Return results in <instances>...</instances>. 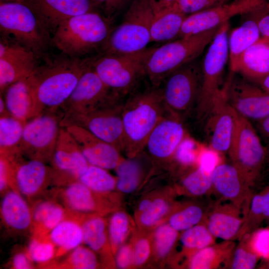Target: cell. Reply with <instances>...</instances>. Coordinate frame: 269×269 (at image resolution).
<instances>
[{
    "instance_id": "56",
    "label": "cell",
    "mask_w": 269,
    "mask_h": 269,
    "mask_svg": "<svg viewBox=\"0 0 269 269\" xmlns=\"http://www.w3.org/2000/svg\"><path fill=\"white\" fill-rule=\"evenodd\" d=\"M264 220L269 219V187L260 193Z\"/></svg>"
},
{
    "instance_id": "22",
    "label": "cell",
    "mask_w": 269,
    "mask_h": 269,
    "mask_svg": "<svg viewBox=\"0 0 269 269\" xmlns=\"http://www.w3.org/2000/svg\"><path fill=\"white\" fill-rule=\"evenodd\" d=\"M51 162L57 171L78 180L89 165L71 134L61 127Z\"/></svg>"
},
{
    "instance_id": "15",
    "label": "cell",
    "mask_w": 269,
    "mask_h": 269,
    "mask_svg": "<svg viewBox=\"0 0 269 269\" xmlns=\"http://www.w3.org/2000/svg\"><path fill=\"white\" fill-rule=\"evenodd\" d=\"M238 113L229 103L224 86L204 120V133L210 148L218 152L228 151Z\"/></svg>"
},
{
    "instance_id": "17",
    "label": "cell",
    "mask_w": 269,
    "mask_h": 269,
    "mask_svg": "<svg viewBox=\"0 0 269 269\" xmlns=\"http://www.w3.org/2000/svg\"><path fill=\"white\" fill-rule=\"evenodd\" d=\"M116 95L88 65L59 110L63 113L82 112L98 107Z\"/></svg>"
},
{
    "instance_id": "35",
    "label": "cell",
    "mask_w": 269,
    "mask_h": 269,
    "mask_svg": "<svg viewBox=\"0 0 269 269\" xmlns=\"http://www.w3.org/2000/svg\"><path fill=\"white\" fill-rule=\"evenodd\" d=\"M216 239L204 222L184 231L180 237L181 244L190 257L196 252L215 244Z\"/></svg>"
},
{
    "instance_id": "10",
    "label": "cell",
    "mask_w": 269,
    "mask_h": 269,
    "mask_svg": "<svg viewBox=\"0 0 269 269\" xmlns=\"http://www.w3.org/2000/svg\"><path fill=\"white\" fill-rule=\"evenodd\" d=\"M0 28L37 56L50 41V34L29 5L24 2H0Z\"/></svg>"
},
{
    "instance_id": "7",
    "label": "cell",
    "mask_w": 269,
    "mask_h": 269,
    "mask_svg": "<svg viewBox=\"0 0 269 269\" xmlns=\"http://www.w3.org/2000/svg\"><path fill=\"white\" fill-rule=\"evenodd\" d=\"M154 0H134L121 23L104 44L106 53L125 54L146 48L151 42L150 28Z\"/></svg>"
},
{
    "instance_id": "64",
    "label": "cell",
    "mask_w": 269,
    "mask_h": 269,
    "mask_svg": "<svg viewBox=\"0 0 269 269\" xmlns=\"http://www.w3.org/2000/svg\"><path fill=\"white\" fill-rule=\"evenodd\" d=\"M264 267H266L265 268L269 269V260H267V263H266Z\"/></svg>"
},
{
    "instance_id": "20",
    "label": "cell",
    "mask_w": 269,
    "mask_h": 269,
    "mask_svg": "<svg viewBox=\"0 0 269 269\" xmlns=\"http://www.w3.org/2000/svg\"><path fill=\"white\" fill-rule=\"evenodd\" d=\"M49 33L64 21L92 11L91 0H28L27 3Z\"/></svg>"
},
{
    "instance_id": "38",
    "label": "cell",
    "mask_w": 269,
    "mask_h": 269,
    "mask_svg": "<svg viewBox=\"0 0 269 269\" xmlns=\"http://www.w3.org/2000/svg\"><path fill=\"white\" fill-rule=\"evenodd\" d=\"M212 172L197 167L187 174L182 180L185 190L193 196H201L213 188Z\"/></svg>"
},
{
    "instance_id": "52",
    "label": "cell",
    "mask_w": 269,
    "mask_h": 269,
    "mask_svg": "<svg viewBox=\"0 0 269 269\" xmlns=\"http://www.w3.org/2000/svg\"><path fill=\"white\" fill-rule=\"evenodd\" d=\"M133 262V251L129 245L119 248L116 257V264L120 269H126Z\"/></svg>"
},
{
    "instance_id": "29",
    "label": "cell",
    "mask_w": 269,
    "mask_h": 269,
    "mask_svg": "<svg viewBox=\"0 0 269 269\" xmlns=\"http://www.w3.org/2000/svg\"><path fill=\"white\" fill-rule=\"evenodd\" d=\"M1 215L5 224L15 231H25L30 226L32 214L27 204L17 192L10 190L2 198Z\"/></svg>"
},
{
    "instance_id": "19",
    "label": "cell",
    "mask_w": 269,
    "mask_h": 269,
    "mask_svg": "<svg viewBox=\"0 0 269 269\" xmlns=\"http://www.w3.org/2000/svg\"><path fill=\"white\" fill-rule=\"evenodd\" d=\"M213 188L240 209L245 218L253 195L251 186L232 164L218 163L211 174Z\"/></svg>"
},
{
    "instance_id": "32",
    "label": "cell",
    "mask_w": 269,
    "mask_h": 269,
    "mask_svg": "<svg viewBox=\"0 0 269 269\" xmlns=\"http://www.w3.org/2000/svg\"><path fill=\"white\" fill-rule=\"evenodd\" d=\"M24 124L11 116L0 117V153L19 152Z\"/></svg>"
},
{
    "instance_id": "50",
    "label": "cell",
    "mask_w": 269,
    "mask_h": 269,
    "mask_svg": "<svg viewBox=\"0 0 269 269\" xmlns=\"http://www.w3.org/2000/svg\"><path fill=\"white\" fill-rule=\"evenodd\" d=\"M150 253V244L145 238L139 239L135 243L133 251V263L135 266H140L148 259Z\"/></svg>"
},
{
    "instance_id": "9",
    "label": "cell",
    "mask_w": 269,
    "mask_h": 269,
    "mask_svg": "<svg viewBox=\"0 0 269 269\" xmlns=\"http://www.w3.org/2000/svg\"><path fill=\"white\" fill-rule=\"evenodd\" d=\"M231 163L250 185L259 179L269 157V149L262 143L250 120L238 114L228 151Z\"/></svg>"
},
{
    "instance_id": "49",
    "label": "cell",
    "mask_w": 269,
    "mask_h": 269,
    "mask_svg": "<svg viewBox=\"0 0 269 269\" xmlns=\"http://www.w3.org/2000/svg\"><path fill=\"white\" fill-rule=\"evenodd\" d=\"M65 211L63 208L56 203L49 211L41 225L46 230L51 231L63 220Z\"/></svg>"
},
{
    "instance_id": "27",
    "label": "cell",
    "mask_w": 269,
    "mask_h": 269,
    "mask_svg": "<svg viewBox=\"0 0 269 269\" xmlns=\"http://www.w3.org/2000/svg\"><path fill=\"white\" fill-rule=\"evenodd\" d=\"M0 94L11 116L24 123L36 116L35 100L28 78L10 84Z\"/></svg>"
},
{
    "instance_id": "4",
    "label": "cell",
    "mask_w": 269,
    "mask_h": 269,
    "mask_svg": "<svg viewBox=\"0 0 269 269\" xmlns=\"http://www.w3.org/2000/svg\"><path fill=\"white\" fill-rule=\"evenodd\" d=\"M220 26L155 47L145 68V76L151 85L159 87L172 72L196 60L209 45Z\"/></svg>"
},
{
    "instance_id": "53",
    "label": "cell",
    "mask_w": 269,
    "mask_h": 269,
    "mask_svg": "<svg viewBox=\"0 0 269 269\" xmlns=\"http://www.w3.org/2000/svg\"><path fill=\"white\" fill-rule=\"evenodd\" d=\"M54 204L55 203L50 201H45L38 204L32 213L33 220L41 224Z\"/></svg>"
},
{
    "instance_id": "51",
    "label": "cell",
    "mask_w": 269,
    "mask_h": 269,
    "mask_svg": "<svg viewBox=\"0 0 269 269\" xmlns=\"http://www.w3.org/2000/svg\"><path fill=\"white\" fill-rule=\"evenodd\" d=\"M130 0H91L93 5H100L105 13L110 17L120 10Z\"/></svg>"
},
{
    "instance_id": "14",
    "label": "cell",
    "mask_w": 269,
    "mask_h": 269,
    "mask_svg": "<svg viewBox=\"0 0 269 269\" xmlns=\"http://www.w3.org/2000/svg\"><path fill=\"white\" fill-rule=\"evenodd\" d=\"M267 0H234L186 16L178 38L188 37L228 22L237 15L248 14L262 6Z\"/></svg>"
},
{
    "instance_id": "30",
    "label": "cell",
    "mask_w": 269,
    "mask_h": 269,
    "mask_svg": "<svg viewBox=\"0 0 269 269\" xmlns=\"http://www.w3.org/2000/svg\"><path fill=\"white\" fill-rule=\"evenodd\" d=\"M236 244L232 240L214 244L194 253L189 260L191 269H214L228 267Z\"/></svg>"
},
{
    "instance_id": "39",
    "label": "cell",
    "mask_w": 269,
    "mask_h": 269,
    "mask_svg": "<svg viewBox=\"0 0 269 269\" xmlns=\"http://www.w3.org/2000/svg\"><path fill=\"white\" fill-rule=\"evenodd\" d=\"M205 214L203 209L190 205L174 213L169 220V224L175 230L184 231L202 222Z\"/></svg>"
},
{
    "instance_id": "43",
    "label": "cell",
    "mask_w": 269,
    "mask_h": 269,
    "mask_svg": "<svg viewBox=\"0 0 269 269\" xmlns=\"http://www.w3.org/2000/svg\"><path fill=\"white\" fill-rule=\"evenodd\" d=\"M68 261L70 267L76 269H94L98 266L94 251L89 247L81 246L73 250Z\"/></svg>"
},
{
    "instance_id": "46",
    "label": "cell",
    "mask_w": 269,
    "mask_h": 269,
    "mask_svg": "<svg viewBox=\"0 0 269 269\" xmlns=\"http://www.w3.org/2000/svg\"><path fill=\"white\" fill-rule=\"evenodd\" d=\"M196 146L195 141L187 135L178 147L173 158L184 166L198 163L200 154L196 153Z\"/></svg>"
},
{
    "instance_id": "42",
    "label": "cell",
    "mask_w": 269,
    "mask_h": 269,
    "mask_svg": "<svg viewBox=\"0 0 269 269\" xmlns=\"http://www.w3.org/2000/svg\"><path fill=\"white\" fill-rule=\"evenodd\" d=\"M178 231L169 224L160 226L154 235L155 248L157 255L160 258L166 257L175 245Z\"/></svg>"
},
{
    "instance_id": "36",
    "label": "cell",
    "mask_w": 269,
    "mask_h": 269,
    "mask_svg": "<svg viewBox=\"0 0 269 269\" xmlns=\"http://www.w3.org/2000/svg\"><path fill=\"white\" fill-rule=\"evenodd\" d=\"M77 180L97 193H107L113 190L117 182L107 169L91 164Z\"/></svg>"
},
{
    "instance_id": "62",
    "label": "cell",
    "mask_w": 269,
    "mask_h": 269,
    "mask_svg": "<svg viewBox=\"0 0 269 269\" xmlns=\"http://www.w3.org/2000/svg\"><path fill=\"white\" fill-rule=\"evenodd\" d=\"M260 40H261V41H263L264 42H265V43H267L269 45V39H267V38H265L261 37L260 38Z\"/></svg>"
},
{
    "instance_id": "59",
    "label": "cell",
    "mask_w": 269,
    "mask_h": 269,
    "mask_svg": "<svg viewBox=\"0 0 269 269\" xmlns=\"http://www.w3.org/2000/svg\"><path fill=\"white\" fill-rule=\"evenodd\" d=\"M256 84L258 85L264 91L269 93V74Z\"/></svg>"
},
{
    "instance_id": "16",
    "label": "cell",
    "mask_w": 269,
    "mask_h": 269,
    "mask_svg": "<svg viewBox=\"0 0 269 269\" xmlns=\"http://www.w3.org/2000/svg\"><path fill=\"white\" fill-rule=\"evenodd\" d=\"M38 56L11 37L2 35L0 41V91L28 78L37 67Z\"/></svg>"
},
{
    "instance_id": "6",
    "label": "cell",
    "mask_w": 269,
    "mask_h": 269,
    "mask_svg": "<svg viewBox=\"0 0 269 269\" xmlns=\"http://www.w3.org/2000/svg\"><path fill=\"white\" fill-rule=\"evenodd\" d=\"M125 100L114 96L102 105L82 112L63 113L62 127L75 125L124 151L125 139L122 108Z\"/></svg>"
},
{
    "instance_id": "54",
    "label": "cell",
    "mask_w": 269,
    "mask_h": 269,
    "mask_svg": "<svg viewBox=\"0 0 269 269\" xmlns=\"http://www.w3.org/2000/svg\"><path fill=\"white\" fill-rule=\"evenodd\" d=\"M12 265L15 269H28L32 267L28 258L23 253H18L14 256Z\"/></svg>"
},
{
    "instance_id": "63",
    "label": "cell",
    "mask_w": 269,
    "mask_h": 269,
    "mask_svg": "<svg viewBox=\"0 0 269 269\" xmlns=\"http://www.w3.org/2000/svg\"><path fill=\"white\" fill-rule=\"evenodd\" d=\"M11 0V1H14V2H24V1L25 0Z\"/></svg>"
},
{
    "instance_id": "24",
    "label": "cell",
    "mask_w": 269,
    "mask_h": 269,
    "mask_svg": "<svg viewBox=\"0 0 269 269\" xmlns=\"http://www.w3.org/2000/svg\"><path fill=\"white\" fill-rule=\"evenodd\" d=\"M269 10V2L252 11L248 19L231 32L229 41V58L231 71L234 72L240 55L261 38L259 20Z\"/></svg>"
},
{
    "instance_id": "26",
    "label": "cell",
    "mask_w": 269,
    "mask_h": 269,
    "mask_svg": "<svg viewBox=\"0 0 269 269\" xmlns=\"http://www.w3.org/2000/svg\"><path fill=\"white\" fill-rule=\"evenodd\" d=\"M257 84L269 74V45L260 39L239 57L235 71Z\"/></svg>"
},
{
    "instance_id": "11",
    "label": "cell",
    "mask_w": 269,
    "mask_h": 269,
    "mask_svg": "<svg viewBox=\"0 0 269 269\" xmlns=\"http://www.w3.org/2000/svg\"><path fill=\"white\" fill-rule=\"evenodd\" d=\"M229 21L222 24L209 44L201 62L202 85L195 108L198 121L204 122L214 101L221 92L225 65L229 58Z\"/></svg>"
},
{
    "instance_id": "47",
    "label": "cell",
    "mask_w": 269,
    "mask_h": 269,
    "mask_svg": "<svg viewBox=\"0 0 269 269\" xmlns=\"http://www.w3.org/2000/svg\"><path fill=\"white\" fill-rule=\"evenodd\" d=\"M53 244L50 242L32 240L28 248V254L31 260L37 263H44L51 260L54 255Z\"/></svg>"
},
{
    "instance_id": "37",
    "label": "cell",
    "mask_w": 269,
    "mask_h": 269,
    "mask_svg": "<svg viewBox=\"0 0 269 269\" xmlns=\"http://www.w3.org/2000/svg\"><path fill=\"white\" fill-rule=\"evenodd\" d=\"M82 226L83 242L94 252H99L105 247L107 241L106 225L100 217L87 220Z\"/></svg>"
},
{
    "instance_id": "60",
    "label": "cell",
    "mask_w": 269,
    "mask_h": 269,
    "mask_svg": "<svg viewBox=\"0 0 269 269\" xmlns=\"http://www.w3.org/2000/svg\"><path fill=\"white\" fill-rule=\"evenodd\" d=\"M179 0H155L157 4L162 6H172L176 4Z\"/></svg>"
},
{
    "instance_id": "44",
    "label": "cell",
    "mask_w": 269,
    "mask_h": 269,
    "mask_svg": "<svg viewBox=\"0 0 269 269\" xmlns=\"http://www.w3.org/2000/svg\"><path fill=\"white\" fill-rule=\"evenodd\" d=\"M246 236L251 250L260 258L269 260V228L257 229Z\"/></svg>"
},
{
    "instance_id": "23",
    "label": "cell",
    "mask_w": 269,
    "mask_h": 269,
    "mask_svg": "<svg viewBox=\"0 0 269 269\" xmlns=\"http://www.w3.org/2000/svg\"><path fill=\"white\" fill-rule=\"evenodd\" d=\"M204 219L215 238L230 241L237 239L245 218L242 211L230 202L216 204Z\"/></svg>"
},
{
    "instance_id": "33",
    "label": "cell",
    "mask_w": 269,
    "mask_h": 269,
    "mask_svg": "<svg viewBox=\"0 0 269 269\" xmlns=\"http://www.w3.org/2000/svg\"><path fill=\"white\" fill-rule=\"evenodd\" d=\"M50 240L61 249L73 250L83 242L82 226L72 220H63L50 232Z\"/></svg>"
},
{
    "instance_id": "41",
    "label": "cell",
    "mask_w": 269,
    "mask_h": 269,
    "mask_svg": "<svg viewBox=\"0 0 269 269\" xmlns=\"http://www.w3.org/2000/svg\"><path fill=\"white\" fill-rule=\"evenodd\" d=\"M240 241L234 249L228 267L233 269L255 268L260 258L249 247L246 236Z\"/></svg>"
},
{
    "instance_id": "18",
    "label": "cell",
    "mask_w": 269,
    "mask_h": 269,
    "mask_svg": "<svg viewBox=\"0 0 269 269\" xmlns=\"http://www.w3.org/2000/svg\"><path fill=\"white\" fill-rule=\"evenodd\" d=\"M187 136L182 120L169 114L156 126L146 141L144 150L156 160H168Z\"/></svg>"
},
{
    "instance_id": "31",
    "label": "cell",
    "mask_w": 269,
    "mask_h": 269,
    "mask_svg": "<svg viewBox=\"0 0 269 269\" xmlns=\"http://www.w3.org/2000/svg\"><path fill=\"white\" fill-rule=\"evenodd\" d=\"M94 191L77 181L68 185L63 192V198L68 206L78 212H90L98 210V205Z\"/></svg>"
},
{
    "instance_id": "25",
    "label": "cell",
    "mask_w": 269,
    "mask_h": 269,
    "mask_svg": "<svg viewBox=\"0 0 269 269\" xmlns=\"http://www.w3.org/2000/svg\"><path fill=\"white\" fill-rule=\"evenodd\" d=\"M18 157L15 170V185L23 195L30 196L37 193L55 175L53 169L45 162L35 159L24 161Z\"/></svg>"
},
{
    "instance_id": "55",
    "label": "cell",
    "mask_w": 269,
    "mask_h": 269,
    "mask_svg": "<svg viewBox=\"0 0 269 269\" xmlns=\"http://www.w3.org/2000/svg\"><path fill=\"white\" fill-rule=\"evenodd\" d=\"M258 24L262 37L269 39V10L261 17Z\"/></svg>"
},
{
    "instance_id": "13",
    "label": "cell",
    "mask_w": 269,
    "mask_h": 269,
    "mask_svg": "<svg viewBox=\"0 0 269 269\" xmlns=\"http://www.w3.org/2000/svg\"><path fill=\"white\" fill-rule=\"evenodd\" d=\"M224 87L229 103L240 116L258 121L269 116V93L258 85L231 71Z\"/></svg>"
},
{
    "instance_id": "8",
    "label": "cell",
    "mask_w": 269,
    "mask_h": 269,
    "mask_svg": "<svg viewBox=\"0 0 269 269\" xmlns=\"http://www.w3.org/2000/svg\"><path fill=\"white\" fill-rule=\"evenodd\" d=\"M201 62L194 60L169 74L159 87L167 112L183 120L198 101L202 85Z\"/></svg>"
},
{
    "instance_id": "28",
    "label": "cell",
    "mask_w": 269,
    "mask_h": 269,
    "mask_svg": "<svg viewBox=\"0 0 269 269\" xmlns=\"http://www.w3.org/2000/svg\"><path fill=\"white\" fill-rule=\"evenodd\" d=\"M187 15L176 4L162 6L154 2V13L150 28L151 42H163L178 37Z\"/></svg>"
},
{
    "instance_id": "45",
    "label": "cell",
    "mask_w": 269,
    "mask_h": 269,
    "mask_svg": "<svg viewBox=\"0 0 269 269\" xmlns=\"http://www.w3.org/2000/svg\"><path fill=\"white\" fill-rule=\"evenodd\" d=\"M168 210V204L165 200L156 199L151 201L146 210L141 212L140 222L145 226H152L163 217Z\"/></svg>"
},
{
    "instance_id": "2",
    "label": "cell",
    "mask_w": 269,
    "mask_h": 269,
    "mask_svg": "<svg viewBox=\"0 0 269 269\" xmlns=\"http://www.w3.org/2000/svg\"><path fill=\"white\" fill-rule=\"evenodd\" d=\"M168 114L159 87L151 86L129 95L122 108L124 151L128 157H134L144 150L150 134Z\"/></svg>"
},
{
    "instance_id": "21",
    "label": "cell",
    "mask_w": 269,
    "mask_h": 269,
    "mask_svg": "<svg viewBox=\"0 0 269 269\" xmlns=\"http://www.w3.org/2000/svg\"><path fill=\"white\" fill-rule=\"evenodd\" d=\"M65 128L74 138L89 164L107 170L112 169H115L123 159L121 151L117 148L86 129L75 125Z\"/></svg>"
},
{
    "instance_id": "40",
    "label": "cell",
    "mask_w": 269,
    "mask_h": 269,
    "mask_svg": "<svg viewBox=\"0 0 269 269\" xmlns=\"http://www.w3.org/2000/svg\"><path fill=\"white\" fill-rule=\"evenodd\" d=\"M108 227L111 247L115 252L128 234L130 222L128 215L123 211L115 213L111 218Z\"/></svg>"
},
{
    "instance_id": "3",
    "label": "cell",
    "mask_w": 269,
    "mask_h": 269,
    "mask_svg": "<svg viewBox=\"0 0 269 269\" xmlns=\"http://www.w3.org/2000/svg\"><path fill=\"white\" fill-rule=\"evenodd\" d=\"M111 32L106 18L91 11L61 23L50 41L66 55L78 58L104 45Z\"/></svg>"
},
{
    "instance_id": "57",
    "label": "cell",
    "mask_w": 269,
    "mask_h": 269,
    "mask_svg": "<svg viewBox=\"0 0 269 269\" xmlns=\"http://www.w3.org/2000/svg\"><path fill=\"white\" fill-rule=\"evenodd\" d=\"M260 132L269 144V116L258 121Z\"/></svg>"
},
{
    "instance_id": "58",
    "label": "cell",
    "mask_w": 269,
    "mask_h": 269,
    "mask_svg": "<svg viewBox=\"0 0 269 269\" xmlns=\"http://www.w3.org/2000/svg\"><path fill=\"white\" fill-rule=\"evenodd\" d=\"M10 116L8 112L7 107L2 94L0 97V117Z\"/></svg>"
},
{
    "instance_id": "34",
    "label": "cell",
    "mask_w": 269,
    "mask_h": 269,
    "mask_svg": "<svg viewBox=\"0 0 269 269\" xmlns=\"http://www.w3.org/2000/svg\"><path fill=\"white\" fill-rule=\"evenodd\" d=\"M137 155L123 159L115 168L117 178L116 186L122 192L129 193L138 186L142 177V167Z\"/></svg>"
},
{
    "instance_id": "48",
    "label": "cell",
    "mask_w": 269,
    "mask_h": 269,
    "mask_svg": "<svg viewBox=\"0 0 269 269\" xmlns=\"http://www.w3.org/2000/svg\"><path fill=\"white\" fill-rule=\"evenodd\" d=\"M230 0H179L178 8L187 15L229 2Z\"/></svg>"
},
{
    "instance_id": "5",
    "label": "cell",
    "mask_w": 269,
    "mask_h": 269,
    "mask_svg": "<svg viewBox=\"0 0 269 269\" xmlns=\"http://www.w3.org/2000/svg\"><path fill=\"white\" fill-rule=\"evenodd\" d=\"M155 48L146 47L130 53H105L89 63L112 92L124 99L145 76V65Z\"/></svg>"
},
{
    "instance_id": "61",
    "label": "cell",
    "mask_w": 269,
    "mask_h": 269,
    "mask_svg": "<svg viewBox=\"0 0 269 269\" xmlns=\"http://www.w3.org/2000/svg\"><path fill=\"white\" fill-rule=\"evenodd\" d=\"M151 202V201L148 199L142 200L139 204V211L142 212L146 210L150 205Z\"/></svg>"
},
{
    "instance_id": "12",
    "label": "cell",
    "mask_w": 269,
    "mask_h": 269,
    "mask_svg": "<svg viewBox=\"0 0 269 269\" xmlns=\"http://www.w3.org/2000/svg\"><path fill=\"white\" fill-rule=\"evenodd\" d=\"M62 113L48 111L27 121L19 147V152L30 159L51 161L61 126Z\"/></svg>"
},
{
    "instance_id": "1",
    "label": "cell",
    "mask_w": 269,
    "mask_h": 269,
    "mask_svg": "<svg viewBox=\"0 0 269 269\" xmlns=\"http://www.w3.org/2000/svg\"><path fill=\"white\" fill-rule=\"evenodd\" d=\"M88 62L68 56L37 66L28 78L35 100V117L59 110L74 90Z\"/></svg>"
}]
</instances>
